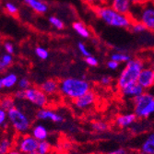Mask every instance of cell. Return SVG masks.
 <instances>
[{"label": "cell", "instance_id": "obj_1", "mask_svg": "<svg viewBox=\"0 0 154 154\" xmlns=\"http://www.w3.org/2000/svg\"><path fill=\"white\" fill-rule=\"evenodd\" d=\"M91 91V84L81 78H66L59 82V92L66 99L75 101Z\"/></svg>", "mask_w": 154, "mask_h": 154}, {"label": "cell", "instance_id": "obj_2", "mask_svg": "<svg viewBox=\"0 0 154 154\" xmlns=\"http://www.w3.org/2000/svg\"><path fill=\"white\" fill-rule=\"evenodd\" d=\"M95 13L105 24L116 27V28H124L128 29L130 28L133 23V19L125 14H122L111 8L109 5H101L94 6Z\"/></svg>", "mask_w": 154, "mask_h": 154}, {"label": "cell", "instance_id": "obj_3", "mask_svg": "<svg viewBox=\"0 0 154 154\" xmlns=\"http://www.w3.org/2000/svg\"><path fill=\"white\" fill-rule=\"evenodd\" d=\"M144 62L140 58H132L125 64L117 79V87L119 90L125 86L137 82L139 74L144 68Z\"/></svg>", "mask_w": 154, "mask_h": 154}, {"label": "cell", "instance_id": "obj_4", "mask_svg": "<svg viewBox=\"0 0 154 154\" xmlns=\"http://www.w3.org/2000/svg\"><path fill=\"white\" fill-rule=\"evenodd\" d=\"M8 123L12 129L17 134H27L31 129L32 119L25 112L18 107H14L8 111Z\"/></svg>", "mask_w": 154, "mask_h": 154}, {"label": "cell", "instance_id": "obj_5", "mask_svg": "<svg viewBox=\"0 0 154 154\" xmlns=\"http://www.w3.org/2000/svg\"><path fill=\"white\" fill-rule=\"evenodd\" d=\"M134 113L137 118H148L154 115V95L144 92L134 99Z\"/></svg>", "mask_w": 154, "mask_h": 154}, {"label": "cell", "instance_id": "obj_6", "mask_svg": "<svg viewBox=\"0 0 154 154\" xmlns=\"http://www.w3.org/2000/svg\"><path fill=\"white\" fill-rule=\"evenodd\" d=\"M14 141H15V148L24 154H32L36 152L40 142L32 134H20Z\"/></svg>", "mask_w": 154, "mask_h": 154}, {"label": "cell", "instance_id": "obj_7", "mask_svg": "<svg viewBox=\"0 0 154 154\" xmlns=\"http://www.w3.org/2000/svg\"><path fill=\"white\" fill-rule=\"evenodd\" d=\"M25 100L32 105L40 108H45L49 103L48 95L40 87L32 86L25 91Z\"/></svg>", "mask_w": 154, "mask_h": 154}, {"label": "cell", "instance_id": "obj_8", "mask_svg": "<svg viewBox=\"0 0 154 154\" xmlns=\"http://www.w3.org/2000/svg\"><path fill=\"white\" fill-rule=\"evenodd\" d=\"M135 20L142 22L147 30L154 32V5L152 2H148L144 5H139Z\"/></svg>", "mask_w": 154, "mask_h": 154}, {"label": "cell", "instance_id": "obj_9", "mask_svg": "<svg viewBox=\"0 0 154 154\" xmlns=\"http://www.w3.org/2000/svg\"><path fill=\"white\" fill-rule=\"evenodd\" d=\"M36 118L42 121H51L53 123L60 124L63 123L65 118L62 115L59 113H57L54 110L45 107V108H40L36 112Z\"/></svg>", "mask_w": 154, "mask_h": 154}, {"label": "cell", "instance_id": "obj_10", "mask_svg": "<svg viewBox=\"0 0 154 154\" xmlns=\"http://www.w3.org/2000/svg\"><path fill=\"white\" fill-rule=\"evenodd\" d=\"M96 99H97L96 94L93 91H90L86 94L82 95L81 97L75 100L73 104H74V107L78 110H81V111L88 110L95 104Z\"/></svg>", "mask_w": 154, "mask_h": 154}, {"label": "cell", "instance_id": "obj_11", "mask_svg": "<svg viewBox=\"0 0 154 154\" xmlns=\"http://www.w3.org/2000/svg\"><path fill=\"white\" fill-rule=\"evenodd\" d=\"M137 83L144 90H149L154 86V67L144 66L139 74Z\"/></svg>", "mask_w": 154, "mask_h": 154}, {"label": "cell", "instance_id": "obj_12", "mask_svg": "<svg viewBox=\"0 0 154 154\" xmlns=\"http://www.w3.org/2000/svg\"><path fill=\"white\" fill-rule=\"evenodd\" d=\"M108 5L119 13L129 15L133 4L130 0H108Z\"/></svg>", "mask_w": 154, "mask_h": 154}, {"label": "cell", "instance_id": "obj_13", "mask_svg": "<svg viewBox=\"0 0 154 154\" xmlns=\"http://www.w3.org/2000/svg\"><path fill=\"white\" fill-rule=\"evenodd\" d=\"M121 94L124 97H127V98H130V99H135V98L138 97L139 95H141L142 93L145 92V90L139 85L137 82L130 84V85L125 86V88L120 90Z\"/></svg>", "mask_w": 154, "mask_h": 154}, {"label": "cell", "instance_id": "obj_14", "mask_svg": "<svg viewBox=\"0 0 154 154\" xmlns=\"http://www.w3.org/2000/svg\"><path fill=\"white\" fill-rule=\"evenodd\" d=\"M137 115L135 113H128V114H123L116 117V125L120 128H127L132 125L137 121Z\"/></svg>", "mask_w": 154, "mask_h": 154}, {"label": "cell", "instance_id": "obj_15", "mask_svg": "<svg viewBox=\"0 0 154 154\" xmlns=\"http://www.w3.org/2000/svg\"><path fill=\"white\" fill-rule=\"evenodd\" d=\"M18 82H19V78L17 74L13 72H9V73L5 74L0 79V88L2 90L3 89L9 90L11 88H14L16 85H18Z\"/></svg>", "mask_w": 154, "mask_h": 154}, {"label": "cell", "instance_id": "obj_16", "mask_svg": "<svg viewBox=\"0 0 154 154\" xmlns=\"http://www.w3.org/2000/svg\"><path fill=\"white\" fill-rule=\"evenodd\" d=\"M40 88L48 96H53V95H55L57 92H59V82L53 79H46L45 81H44L41 84Z\"/></svg>", "mask_w": 154, "mask_h": 154}, {"label": "cell", "instance_id": "obj_17", "mask_svg": "<svg viewBox=\"0 0 154 154\" xmlns=\"http://www.w3.org/2000/svg\"><path fill=\"white\" fill-rule=\"evenodd\" d=\"M23 2L35 13L45 14L48 11V6L43 0H23Z\"/></svg>", "mask_w": 154, "mask_h": 154}, {"label": "cell", "instance_id": "obj_18", "mask_svg": "<svg viewBox=\"0 0 154 154\" xmlns=\"http://www.w3.org/2000/svg\"><path fill=\"white\" fill-rule=\"evenodd\" d=\"M141 154H154V132L149 134L140 147Z\"/></svg>", "mask_w": 154, "mask_h": 154}, {"label": "cell", "instance_id": "obj_19", "mask_svg": "<svg viewBox=\"0 0 154 154\" xmlns=\"http://www.w3.org/2000/svg\"><path fill=\"white\" fill-rule=\"evenodd\" d=\"M32 135L39 141L46 140V138L48 137V130L42 124H37L32 128Z\"/></svg>", "mask_w": 154, "mask_h": 154}, {"label": "cell", "instance_id": "obj_20", "mask_svg": "<svg viewBox=\"0 0 154 154\" xmlns=\"http://www.w3.org/2000/svg\"><path fill=\"white\" fill-rule=\"evenodd\" d=\"M72 28H73V30L75 31V32L78 35H79L80 37L85 38V39H88V38L91 37L90 30L81 21H75V22H73Z\"/></svg>", "mask_w": 154, "mask_h": 154}, {"label": "cell", "instance_id": "obj_21", "mask_svg": "<svg viewBox=\"0 0 154 154\" xmlns=\"http://www.w3.org/2000/svg\"><path fill=\"white\" fill-rule=\"evenodd\" d=\"M15 146V141L8 137H4L0 141V154H8Z\"/></svg>", "mask_w": 154, "mask_h": 154}, {"label": "cell", "instance_id": "obj_22", "mask_svg": "<svg viewBox=\"0 0 154 154\" xmlns=\"http://www.w3.org/2000/svg\"><path fill=\"white\" fill-rule=\"evenodd\" d=\"M15 97L14 96H9V95H6L1 99V103H0V106H1V109L5 110V111H9L10 109L16 107V102H15Z\"/></svg>", "mask_w": 154, "mask_h": 154}, {"label": "cell", "instance_id": "obj_23", "mask_svg": "<svg viewBox=\"0 0 154 154\" xmlns=\"http://www.w3.org/2000/svg\"><path fill=\"white\" fill-rule=\"evenodd\" d=\"M13 63V57L12 54L4 53L1 55V58H0V70L2 72L5 71L6 69H8Z\"/></svg>", "mask_w": 154, "mask_h": 154}, {"label": "cell", "instance_id": "obj_24", "mask_svg": "<svg viewBox=\"0 0 154 154\" xmlns=\"http://www.w3.org/2000/svg\"><path fill=\"white\" fill-rule=\"evenodd\" d=\"M111 59H113V60H116V61H117L118 63H125L127 64L128 61H130L132 58H131V57L128 54H127L125 52H121V51H119V52H116V53H114V54H111Z\"/></svg>", "mask_w": 154, "mask_h": 154}, {"label": "cell", "instance_id": "obj_25", "mask_svg": "<svg viewBox=\"0 0 154 154\" xmlns=\"http://www.w3.org/2000/svg\"><path fill=\"white\" fill-rule=\"evenodd\" d=\"M91 128L95 132L98 133H103L106 132L109 129V125L103 120H98V121H94L91 125Z\"/></svg>", "mask_w": 154, "mask_h": 154}, {"label": "cell", "instance_id": "obj_26", "mask_svg": "<svg viewBox=\"0 0 154 154\" xmlns=\"http://www.w3.org/2000/svg\"><path fill=\"white\" fill-rule=\"evenodd\" d=\"M49 22L54 28V29H57L58 31H62L65 29L64 21L57 16H50L49 17Z\"/></svg>", "mask_w": 154, "mask_h": 154}, {"label": "cell", "instance_id": "obj_27", "mask_svg": "<svg viewBox=\"0 0 154 154\" xmlns=\"http://www.w3.org/2000/svg\"><path fill=\"white\" fill-rule=\"evenodd\" d=\"M51 151H52L51 144L47 140H43L39 142V146L36 151L38 154H50Z\"/></svg>", "mask_w": 154, "mask_h": 154}, {"label": "cell", "instance_id": "obj_28", "mask_svg": "<svg viewBox=\"0 0 154 154\" xmlns=\"http://www.w3.org/2000/svg\"><path fill=\"white\" fill-rule=\"evenodd\" d=\"M4 8H5V11L11 16H16L19 13L18 6L14 2H11V1H7L4 4Z\"/></svg>", "mask_w": 154, "mask_h": 154}, {"label": "cell", "instance_id": "obj_29", "mask_svg": "<svg viewBox=\"0 0 154 154\" xmlns=\"http://www.w3.org/2000/svg\"><path fill=\"white\" fill-rule=\"evenodd\" d=\"M130 29L135 33H142L147 30V28L142 22L137 21V20H134L131 27H130Z\"/></svg>", "mask_w": 154, "mask_h": 154}, {"label": "cell", "instance_id": "obj_30", "mask_svg": "<svg viewBox=\"0 0 154 154\" xmlns=\"http://www.w3.org/2000/svg\"><path fill=\"white\" fill-rule=\"evenodd\" d=\"M35 54L37 55V57H39L41 60H45L49 57V52L45 47L38 46L35 48Z\"/></svg>", "mask_w": 154, "mask_h": 154}, {"label": "cell", "instance_id": "obj_31", "mask_svg": "<svg viewBox=\"0 0 154 154\" xmlns=\"http://www.w3.org/2000/svg\"><path fill=\"white\" fill-rule=\"evenodd\" d=\"M18 87L20 90H23V91L28 90L32 87L31 80L26 77L20 78V79H19V82H18Z\"/></svg>", "mask_w": 154, "mask_h": 154}, {"label": "cell", "instance_id": "obj_32", "mask_svg": "<svg viewBox=\"0 0 154 154\" xmlns=\"http://www.w3.org/2000/svg\"><path fill=\"white\" fill-rule=\"evenodd\" d=\"M78 49L84 57H89V55H91V53H90L89 49L87 48L86 45L81 43V42H79L78 43Z\"/></svg>", "mask_w": 154, "mask_h": 154}, {"label": "cell", "instance_id": "obj_33", "mask_svg": "<svg viewBox=\"0 0 154 154\" xmlns=\"http://www.w3.org/2000/svg\"><path fill=\"white\" fill-rule=\"evenodd\" d=\"M3 49H4L5 53L10 54H13L14 53H15V47H14V45L11 43V42H8V41L4 42Z\"/></svg>", "mask_w": 154, "mask_h": 154}, {"label": "cell", "instance_id": "obj_34", "mask_svg": "<svg viewBox=\"0 0 154 154\" xmlns=\"http://www.w3.org/2000/svg\"><path fill=\"white\" fill-rule=\"evenodd\" d=\"M8 122V112L3 109H0V125H1V128H4Z\"/></svg>", "mask_w": 154, "mask_h": 154}, {"label": "cell", "instance_id": "obj_35", "mask_svg": "<svg viewBox=\"0 0 154 154\" xmlns=\"http://www.w3.org/2000/svg\"><path fill=\"white\" fill-rule=\"evenodd\" d=\"M85 62H86V64L87 65H89L90 66H98V64H99V62H98V59L95 57H93V55H89V57H85Z\"/></svg>", "mask_w": 154, "mask_h": 154}, {"label": "cell", "instance_id": "obj_36", "mask_svg": "<svg viewBox=\"0 0 154 154\" xmlns=\"http://www.w3.org/2000/svg\"><path fill=\"white\" fill-rule=\"evenodd\" d=\"M119 65H120V63H118L117 61L113 60V59H110L107 62V67L109 69H111V70H116V69L119 67Z\"/></svg>", "mask_w": 154, "mask_h": 154}, {"label": "cell", "instance_id": "obj_37", "mask_svg": "<svg viewBox=\"0 0 154 154\" xmlns=\"http://www.w3.org/2000/svg\"><path fill=\"white\" fill-rule=\"evenodd\" d=\"M112 81H113V79H112V78L110 76H103V77H102V79L100 80L101 84L104 87H107V86L111 85Z\"/></svg>", "mask_w": 154, "mask_h": 154}, {"label": "cell", "instance_id": "obj_38", "mask_svg": "<svg viewBox=\"0 0 154 154\" xmlns=\"http://www.w3.org/2000/svg\"><path fill=\"white\" fill-rule=\"evenodd\" d=\"M13 96L15 97V99L17 100H25V91L19 89L18 91H15Z\"/></svg>", "mask_w": 154, "mask_h": 154}, {"label": "cell", "instance_id": "obj_39", "mask_svg": "<svg viewBox=\"0 0 154 154\" xmlns=\"http://www.w3.org/2000/svg\"><path fill=\"white\" fill-rule=\"evenodd\" d=\"M86 2L93 6H101V5H105V3L108 2V0H86Z\"/></svg>", "mask_w": 154, "mask_h": 154}, {"label": "cell", "instance_id": "obj_40", "mask_svg": "<svg viewBox=\"0 0 154 154\" xmlns=\"http://www.w3.org/2000/svg\"><path fill=\"white\" fill-rule=\"evenodd\" d=\"M108 154H128V151L123 148H119V149H116L115 150L110 151Z\"/></svg>", "mask_w": 154, "mask_h": 154}, {"label": "cell", "instance_id": "obj_41", "mask_svg": "<svg viewBox=\"0 0 154 154\" xmlns=\"http://www.w3.org/2000/svg\"><path fill=\"white\" fill-rule=\"evenodd\" d=\"M131 3L135 6H139V5H144L148 3L149 0H130Z\"/></svg>", "mask_w": 154, "mask_h": 154}, {"label": "cell", "instance_id": "obj_42", "mask_svg": "<svg viewBox=\"0 0 154 154\" xmlns=\"http://www.w3.org/2000/svg\"><path fill=\"white\" fill-rule=\"evenodd\" d=\"M8 154H24L23 152H21L20 149H18L17 148H13Z\"/></svg>", "mask_w": 154, "mask_h": 154}, {"label": "cell", "instance_id": "obj_43", "mask_svg": "<svg viewBox=\"0 0 154 154\" xmlns=\"http://www.w3.org/2000/svg\"><path fill=\"white\" fill-rule=\"evenodd\" d=\"M50 154H60V153L58 151H57V150H54V151H51Z\"/></svg>", "mask_w": 154, "mask_h": 154}, {"label": "cell", "instance_id": "obj_44", "mask_svg": "<svg viewBox=\"0 0 154 154\" xmlns=\"http://www.w3.org/2000/svg\"><path fill=\"white\" fill-rule=\"evenodd\" d=\"M151 2H152V4L154 5V0H151Z\"/></svg>", "mask_w": 154, "mask_h": 154}, {"label": "cell", "instance_id": "obj_45", "mask_svg": "<svg viewBox=\"0 0 154 154\" xmlns=\"http://www.w3.org/2000/svg\"><path fill=\"white\" fill-rule=\"evenodd\" d=\"M63 154H70V153H66H66H63Z\"/></svg>", "mask_w": 154, "mask_h": 154}, {"label": "cell", "instance_id": "obj_46", "mask_svg": "<svg viewBox=\"0 0 154 154\" xmlns=\"http://www.w3.org/2000/svg\"><path fill=\"white\" fill-rule=\"evenodd\" d=\"M32 154H38L37 152H34V153H32Z\"/></svg>", "mask_w": 154, "mask_h": 154}, {"label": "cell", "instance_id": "obj_47", "mask_svg": "<svg viewBox=\"0 0 154 154\" xmlns=\"http://www.w3.org/2000/svg\"><path fill=\"white\" fill-rule=\"evenodd\" d=\"M153 67H154V64H153Z\"/></svg>", "mask_w": 154, "mask_h": 154}, {"label": "cell", "instance_id": "obj_48", "mask_svg": "<svg viewBox=\"0 0 154 154\" xmlns=\"http://www.w3.org/2000/svg\"><path fill=\"white\" fill-rule=\"evenodd\" d=\"M84 1H86V0H84Z\"/></svg>", "mask_w": 154, "mask_h": 154}]
</instances>
